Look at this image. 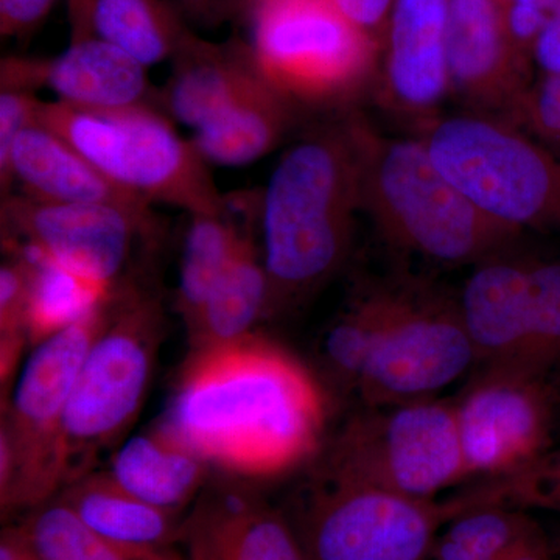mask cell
<instances>
[{
	"label": "cell",
	"mask_w": 560,
	"mask_h": 560,
	"mask_svg": "<svg viewBox=\"0 0 560 560\" xmlns=\"http://www.w3.org/2000/svg\"><path fill=\"white\" fill-rule=\"evenodd\" d=\"M326 420L319 378L253 331L191 350L164 425L231 480L267 481L316 459Z\"/></svg>",
	"instance_id": "6da1fadb"
},
{
	"label": "cell",
	"mask_w": 560,
	"mask_h": 560,
	"mask_svg": "<svg viewBox=\"0 0 560 560\" xmlns=\"http://www.w3.org/2000/svg\"><path fill=\"white\" fill-rule=\"evenodd\" d=\"M260 210L268 315L318 290L348 257L361 210L359 154L348 120L308 136L283 154Z\"/></svg>",
	"instance_id": "7a4b0ae2"
},
{
	"label": "cell",
	"mask_w": 560,
	"mask_h": 560,
	"mask_svg": "<svg viewBox=\"0 0 560 560\" xmlns=\"http://www.w3.org/2000/svg\"><path fill=\"white\" fill-rule=\"evenodd\" d=\"M360 164L361 210L394 248L448 265L510 250L522 232L492 219L438 167L422 139L383 136L348 119Z\"/></svg>",
	"instance_id": "3957f363"
},
{
	"label": "cell",
	"mask_w": 560,
	"mask_h": 560,
	"mask_svg": "<svg viewBox=\"0 0 560 560\" xmlns=\"http://www.w3.org/2000/svg\"><path fill=\"white\" fill-rule=\"evenodd\" d=\"M36 119L69 142L114 186L145 202L197 213L224 212L209 164L173 124L149 105L84 109L40 102Z\"/></svg>",
	"instance_id": "277c9868"
},
{
	"label": "cell",
	"mask_w": 560,
	"mask_h": 560,
	"mask_svg": "<svg viewBox=\"0 0 560 560\" xmlns=\"http://www.w3.org/2000/svg\"><path fill=\"white\" fill-rule=\"evenodd\" d=\"M313 478L436 499L470 480L455 404L431 399L364 407L316 456Z\"/></svg>",
	"instance_id": "5b68a950"
},
{
	"label": "cell",
	"mask_w": 560,
	"mask_h": 560,
	"mask_svg": "<svg viewBox=\"0 0 560 560\" xmlns=\"http://www.w3.org/2000/svg\"><path fill=\"white\" fill-rule=\"evenodd\" d=\"M114 298V296H113ZM39 345L21 372L0 425V506L39 508L69 482L65 416L77 378L108 319L110 301Z\"/></svg>",
	"instance_id": "8992f818"
},
{
	"label": "cell",
	"mask_w": 560,
	"mask_h": 560,
	"mask_svg": "<svg viewBox=\"0 0 560 560\" xmlns=\"http://www.w3.org/2000/svg\"><path fill=\"white\" fill-rule=\"evenodd\" d=\"M442 173L492 219L560 234V161L506 120L456 116L422 138Z\"/></svg>",
	"instance_id": "52a82bcc"
},
{
	"label": "cell",
	"mask_w": 560,
	"mask_h": 560,
	"mask_svg": "<svg viewBox=\"0 0 560 560\" xmlns=\"http://www.w3.org/2000/svg\"><path fill=\"white\" fill-rule=\"evenodd\" d=\"M162 324L156 300L128 289L114 294L66 410L69 482L86 474L91 459L135 422L150 386Z\"/></svg>",
	"instance_id": "ba28073f"
},
{
	"label": "cell",
	"mask_w": 560,
	"mask_h": 560,
	"mask_svg": "<svg viewBox=\"0 0 560 560\" xmlns=\"http://www.w3.org/2000/svg\"><path fill=\"white\" fill-rule=\"evenodd\" d=\"M254 61L294 105L345 102L370 81L381 40L331 0H253Z\"/></svg>",
	"instance_id": "9c48e42d"
},
{
	"label": "cell",
	"mask_w": 560,
	"mask_h": 560,
	"mask_svg": "<svg viewBox=\"0 0 560 560\" xmlns=\"http://www.w3.org/2000/svg\"><path fill=\"white\" fill-rule=\"evenodd\" d=\"M453 518L447 500L313 478L293 526L307 560H427Z\"/></svg>",
	"instance_id": "30bf717a"
},
{
	"label": "cell",
	"mask_w": 560,
	"mask_h": 560,
	"mask_svg": "<svg viewBox=\"0 0 560 560\" xmlns=\"http://www.w3.org/2000/svg\"><path fill=\"white\" fill-rule=\"evenodd\" d=\"M477 364L459 301L420 283L385 285V326L359 396L364 407L431 399Z\"/></svg>",
	"instance_id": "8fae6325"
},
{
	"label": "cell",
	"mask_w": 560,
	"mask_h": 560,
	"mask_svg": "<svg viewBox=\"0 0 560 560\" xmlns=\"http://www.w3.org/2000/svg\"><path fill=\"white\" fill-rule=\"evenodd\" d=\"M559 401L550 374L517 363L482 366L453 400L469 478L511 474L551 448Z\"/></svg>",
	"instance_id": "7c38bea8"
},
{
	"label": "cell",
	"mask_w": 560,
	"mask_h": 560,
	"mask_svg": "<svg viewBox=\"0 0 560 560\" xmlns=\"http://www.w3.org/2000/svg\"><path fill=\"white\" fill-rule=\"evenodd\" d=\"M156 223L153 212L114 205H57L24 195L2 200L7 246L38 250L114 290L135 246L156 234Z\"/></svg>",
	"instance_id": "4fadbf2b"
},
{
	"label": "cell",
	"mask_w": 560,
	"mask_h": 560,
	"mask_svg": "<svg viewBox=\"0 0 560 560\" xmlns=\"http://www.w3.org/2000/svg\"><path fill=\"white\" fill-rule=\"evenodd\" d=\"M529 61L512 39L500 0H448V77L467 101L523 120Z\"/></svg>",
	"instance_id": "5bb4252c"
},
{
	"label": "cell",
	"mask_w": 560,
	"mask_h": 560,
	"mask_svg": "<svg viewBox=\"0 0 560 560\" xmlns=\"http://www.w3.org/2000/svg\"><path fill=\"white\" fill-rule=\"evenodd\" d=\"M180 539L189 560H307L293 523L235 482L202 489Z\"/></svg>",
	"instance_id": "9a60e30c"
},
{
	"label": "cell",
	"mask_w": 560,
	"mask_h": 560,
	"mask_svg": "<svg viewBox=\"0 0 560 560\" xmlns=\"http://www.w3.org/2000/svg\"><path fill=\"white\" fill-rule=\"evenodd\" d=\"M2 90L35 92L47 88L58 101L84 109L147 105L145 66L98 39H70L51 60L7 58L0 69Z\"/></svg>",
	"instance_id": "2e32d148"
},
{
	"label": "cell",
	"mask_w": 560,
	"mask_h": 560,
	"mask_svg": "<svg viewBox=\"0 0 560 560\" xmlns=\"http://www.w3.org/2000/svg\"><path fill=\"white\" fill-rule=\"evenodd\" d=\"M530 259L512 250L475 265L458 298L477 364L521 363L528 342Z\"/></svg>",
	"instance_id": "e0dca14e"
},
{
	"label": "cell",
	"mask_w": 560,
	"mask_h": 560,
	"mask_svg": "<svg viewBox=\"0 0 560 560\" xmlns=\"http://www.w3.org/2000/svg\"><path fill=\"white\" fill-rule=\"evenodd\" d=\"M448 0H394L385 33L389 97L407 110H429L451 88Z\"/></svg>",
	"instance_id": "ac0fdd59"
},
{
	"label": "cell",
	"mask_w": 560,
	"mask_h": 560,
	"mask_svg": "<svg viewBox=\"0 0 560 560\" xmlns=\"http://www.w3.org/2000/svg\"><path fill=\"white\" fill-rule=\"evenodd\" d=\"M24 197L57 205H114L151 213L149 202L114 186L90 161L38 120L25 128L11 151L2 197L13 184Z\"/></svg>",
	"instance_id": "d6986e66"
},
{
	"label": "cell",
	"mask_w": 560,
	"mask_h": 560,
	"mask_svg": "<svg viewBox=\"0 0 560 560\" xmlns=\"http://www.w3.org/2000/svg\"><path fill=\"white\" fill-rule=\"evenodd\" d=\"M58 499L128 560H183L172 548L183 534L178 514L138 499L109 474L81 475Z\"/></svg>",
	"instance_id": "ffe728a7"
},
{
	"label": "cell",
	"mask_w": 560,
	"mask_h": 560,
	"mask_svg": "<svg viewBox=\"0 0 560 560\" xmlns=\"http://www.w3.org/2000/svg\"><path fill=\"white\" fill-rule=\"evenodd\" d=\"M294 110L296 105L257 70L219 116L194 131L191 142L208 164L248 165L279 145L293 124Z\"/></svg>",
	"instance_id": "44dd1931"
},
{
	"label": "cell",
	"mask_w": 560,
	"mask_h": 560,
	"mask_svg": "<svg viewBox=\"0 0 560 560\" xmlns=\"http://www.w3.org/2000/svg\"><path fill=\"white\" fill-rule=\"evenodd\" d=\"M173 60L164 102L168 113L194 131L219 116L257 72L246 44H212L191 33Z\"/></svg>",
	"instance_id": "7402d4cb"
},
{
	"label": "cell",
	"mask_w": 560,
	"mask_h": 560,
	"mask_svg": "<svg viewBox=\"0 0 560 560\" xmlns=\"http://www.w3.org/2000/svg\"><path fill=\"white\" fill-rule=\"evenodd\" d=\"M208 470L209 464L161 423L125 442L108 474L138 499L178 514L200 497Z\"/></svg>",
	"instance_id": "603a6c76"
},
{
	"label": "cell",
	"mask_w": 560,
	"mask_h": 560,
	"mask_svg": "<svg viewBox=\"0 0 560 560\" xmlns=\"http://www.w3.org/2000/svg\"><path fill=\"white\" fill-rule=\"evenodd\" d=\"M72 39H98L140 65L175 57L190 32L165 0H68Z\"/></svg>",
	"instance_id": "cb8c5ba5"
},
{
	"label": "cell",
	"mask_w": 560,
	"mask_h": 560,
	"mask_svg": "<svg viewBox=\"0 0 560 560\" xmlns=\"http://www.w3.org/2000/svg\"><path fill=\"white\" fill-rule=\"evenodd\" d=\"M268 298L270 283L264 259L248 234L197 319L187 327L191 350L226 345L253 334L254 324L267 315Z\"/></svg>",
	"instance_id": "d4e9b609"
},
{
	"label": "cell",
	"mask_w": 560,
	"mask_h": 560,
	"mask_svg": "<svg viewBox=\"0 0 560 560\" xmlns=\"http://www.w3.org/2000/svg\"><path fill=\"white\" fill-rule=\"evenodd\" d=\"M9 248L10 253L18 254L27 264L25 327L32 345H39L51 335L68 329L106 304L119 290L84 278L38 250L22 246Z\"/></svg>",
	"instance_id": "484cf974"
},
{
	"label": "cell",
	"mask_w": 560,
	"mask_h": 560,
	"mask_svg": "<svg viewBox=\"0 0 560 560\" xmlns=\"http://www.w3.org/2000/svg\"><path fill=\"white\" fill-rule=\"evenodd\" d=\"M190 217L176 293V305L187 327L197 319L210 291L249 234L238 230L237 224L228 217V208L215 215L197 213Z\"/></svg>",
	"instance_id": "4316f807"
},
{
	"label": "cell",
	"mask_w": 560,
	"mask_h": 560,
	"mask_svg": "<svg viewBox=\"0 0 560 560\" xmlns=\"http://www.w3.org/2000/svg\"><path fill=\"white\" fill-rule=\"evenodd\" d=\"M385 326V285L359 294L331 324L319 349L324 375L340 393H359Z\"/></svg>",
	"instance_id": "83f0119b"
},
{
	"label": "cell",
	"mask_w": 560,
	"mask_h": 560,
	"mask_svg": "<svg viewBox=\"0 0 560 560\" xmlns=\"http://www.w3.org/2000/svg\"><path fill=\"white\" fill-rule=\"evenodd\" d=\"M455 518L482 508L560 512V447L501 477L482 478L448 499Z\"/></svg>",
	"instance_id": "f1b7e54d"
},
{
	"label": "cell",
	"mask_w": 560,
	"mask_h": 560,
	"mask_svg": "<svg viewBox=\"0 0 560 560\" xmlns=\"http://www.w3.org/2000/svg\"><path fill=\"white\" fill-rule=\"evenodd\" d=\"M21 529L38 560H128L60 499L40 504Z\"/></svg>",
	"instance_id": "f546056e"
},
{
	"label": "cell",
	"mask_w": 560,
	"mask_h": 560,
	"mask_svg": "<svg viewBox=\"0 0 560 560\" xmlns=\"http://www.w3.org/2000/svg\"><path fill=\"white\" fill-rule=\"evenodd\" d=\"M528 342L521 363L550 374L560 364V260H530Z\"/></svg>",
	"instance_id": "4dcf8cb0"
},
{
	"label": "cell",
	"mask_w": 560,
	"mask_h": 560,
	"mask_svg": "<svg viewBox=\"0 0 560 560\" xmlns=\"http://www.w3.org/2000/svg\"><path fill=\"white\" fill-rule=\"evenodd\" d=\"M526 511L482 508L448 523L442 539L478 560H500L526 537L540 530Z\"/></svg>",
	"instance_id": "1f68e13d"
},
{
	"label": "cell",
	"mask_w": 560,
	"mask_h": 560,
	"mask_svg": "<svg viewBox=\"0 0 560 560\" xmlns=\"http://www.w3.org/2000/svg\"><path fill=\"white\" fill-rule=\"evenodd\" d=\"M28 271L27 264L18 254L0 268V383L2 394L10 388L16 372L22 349L27 338L25 313H27Z\"/></svg>",
	"instance_id": "d6a6232c"
},
{
	"label": "cell",
	"mask_w": 560,
	"mask_h": 560,
	"mask_svg": "<svg viewBox=\"0 0 560 560\" xmlns=\"http://www.w3.org/2000/svg\"><path fill=\"white\" fill-rule=\"evenodd\" d=\"M32 92L2 90L0 92V184L9 173L11 151L25 128L35 124L39 108Z\"/></svg>",
	"instance_id": "836d02e7"
},
{
	"label": "cell",
	"mask_w": 560,
	"mask_h": 560,
	"mask_svg": "<svg viewBox=\"0 0 560 560\" xmlns=\"http://www.w3.org/2000/svg\"><path fill=\"white\" fill-rule=\"evenodd\" d=\"M560 14V0H510L504 5L508 28L517 49L530 60L541 31Z\"/></svg>",
	"instance_id": "e575fe53"
},
{
	"label": "cell",
	"mask_w": 560,
	"mask_h": 560,
	"mask_svg": "<svg viewBox=\"0 0 560 560\" xmlns=\"http://www.w3.org/2000/svg\"><path fill=\"white\" fill-rule=\"evenodd\" d=\"M523 120L545 138L560 140V73L544 75L540 83L529 90Z\"/></svg>",
	"instance_id": "d590c367"
},
{
	"label": "cell",
	"mask_w": 560,
	"mask_h": 560,
	"mask_svg": "<svg viewBox=\"0 0 560 560\" xmlns=\"http://www.w3.org/2000/svg\"><path fill=\"white\" fill-rule=\"evenodd\" d=\"M57 0H0L3 38H24L49 16Z\"/></svg>",
	"instance_id": "8d00e7d4"
},
{
	"label": "cell",
	"mask_w": 560,
	"mask_h": 560,
	"mask_svg": "<svg viewBox=\"0 0 560 560\" xmlns=\"http://www.w3.org/2000/svg\"><path fill=\"white\" fill-rule=\"evenodd\" d=\"M338 10L361 31L383 39L394 0H331Z\"/></svg>",
	"instance_id": "74e56055"
},
{
	"label": "cell",
	"mask_w": 560,
	"mask_h": 560,
	"mask_svg": "<svg viewBox=\"0 0 560 560\" xmlns=\"http://www.w3.org/2000/svg\"><path fill=\"white\" fill-rule=\"evenodd\" d=\"M530 60L536 61L544 75L560 73V14L541 31L534 43Z\"/></svg>",
	"instance_id": "f35d334b"
},
{
	"label": "cell",
	"mask_w": 560,
	"mask_h": 560,
	"mask_svg": "<svg viewBox=\"0 0 560 560\" xmlns=\"http://www.w3.org/2000/svg\"><path fill=\"white\" fill-rule=\"evenodd\" d=\"M500 560H552L551 547L544 530H537L515 545Z\"/></svg>",
	"instance_id": "ab89813d"
},
{
	"label": "cell",
	"mask_w": 560,
	"mask_h": 560,
	"mask_svg": "<svg viewBox=\"0 0 560 560\" xmlns=\"http://www.w3.org/2000/svg\"><path fill=\"white\" fill-rule=\"evenodd\" d=\"M0 560H38L21 526L3 530L0 539Z\"/></svg>",
	"instance_id": "60d3db41"
},
{
	"label": "cell",
	"mask_w": 560,
	"mask_h": 560,
	"mask_svg": "<svg viewBox=\"0 0 560 560\" xmlns=\"http://www.w3.org/2000/svg\"><path fill=\"white\" fill-rule=\"evenodd\" d=\"M433 555L434 560H478L471 558L467 552L460 551L459 548H456L451 541L444 539L436 541Z\"/></svg>",
	"instance_id": "b9f144b4"
},
{
	"label": "cell",
	"mask_w": 560,
	"mask_h": 560,
	"mask_svg": "<svg viewBox=\"0 0 560 560\" xmlns=\"http://www.w3.org/2000/svg\"><path fill=\"white\" fill-rule=\"evenodd\" d=\"M184 2L189 5L191 11H198V13H206V10L209 9L212 0H184Z\"/></svg>",
	"instance_id": "7bdbcfd3"
}]
</instances>
